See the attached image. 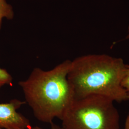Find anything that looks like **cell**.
Wrapping results in <instances>:
<instances>
[{
	"label": "cell",
	"mask_w": 129,
	"mask_h": 129,
	"mask_svg": "<svg viewBox=\"0 0 129 129\" xmlns=\"http://www.w3.org/2000/svg\"><path fill=\"white\" fill-rule=\"evenodd\" d=\"M71 63L65 60L48 70L35 68L27 78L19 82L25 103L39 121L50 124L55 118L61 120L74 100L68 79Z\"/></svg>",
	"instance_id": "cell-1"
},
{
	"label": "cell",
	"mask_w": 129,
	"mask_h": 129,
	"mask_svg": "<svg viewBox=\"0 0 129 129\" xmlns=\"http://www.w3.org/2000/svg\"><path fill=\"white\" fill-rule=\"evenodd\" d=\"M126 65L121 58L88 54L71 61L68 79L74 99L97 95L114 102L129 101L121 85Z\"/></svg>",
	"instance_id": "cell-2"
},
{
	"label": "cell",
	"mask_w": 129,
	"mask_h": 129,
	"mask_svg": "<svg viewBox=\"0 0 129 129\" xmlns=\"http://www.w3.org/2000/svg\"><path fill=\"white\" fill-rule=\"evenodd\" d=\"M114 102L97 95L74 99L61 120V128L120 129V114Z\"/></svg>",
	"instance_id": "cell-3"
},
{
	"label": "cell",
	"mask_w": 129,
	"mask_h": 129,
	"mask_svg": "<svg viewBox=\"0 0 129 129\" xmlns=\"http://www.w3.org/2000/svg\"><path fill=\"white\" fill-rule=\"evenodd\" d=\"M24 104L25 102L18 99L0 103V129H23L31 126L29 120L17 112Z\"/></svg>",
	"instance_id": "cell-4"
},
{
	"label": "cell",
	"mask_w": 129,
	"mask_h": 129,
	"mask_svg": "<svg viewBox=\"0 0 129 129\" xmlns=\"http://www.w3.org/2000/svg\"><path fill=\"white\" fill-rule=\"evenodd\" d=\"M14 16V12L13 6L6 0H0V31L4 19L12 20Z\"/></svg>",
	"instance_id": "cell-5"
},
{
	"label": "cell",
	"mask_w": 129,
	"mask_h": 129,
	"mask_svg": "<svg viewBox=\"0 0 129 129\" xmlns=\"http://www.w3.org/2000/svg\"><path fill=\"white\" fill-rule=\"evenodd\" d=\"M13 81L11 74L4 69L0 67V88L5 85H10Z\"/></svg>",
	"instance_id": "cell-6"
},
{
	"label": "cell",
	"mask_w": 129,
	"mask_h": 129,
	"mask_svg": "<svg viewBox=\"0 0 129 129\" xmlns=\"http://www.w3.org/2000/svg\"><path fill=\"white\" fill-rule=\"evenodd\" d=\"M121 85L129 97V65L127 64Z\"/></svg>",
	"instance_id": "cell-7"
},
{
	"label": "cell",
	"mask_w": 129,
	"mask_h": 129,
	"mask_svg": "<svg viewBox=\"0 0 129 129\" xmlns=\"http://www.w3.org/2000/svg\"><path fill=\"white\" fill-rule=\"evenodd\" d=\"M123 129H129V113L125 121L124 126Z\"/></svg>",
	"instance_id": "cell-8"
},
{
	"label": "cell",
	"mask_w": 129,
	"mask_h": 129,
	"mask_svg": "<svg viewBox=\"0 0 129 129\" xmlns=\"http://www.w3.org/2000/svg\"><path fill=\"white\" fill-rule=\"evenodd\" d=\"M50 124L51 126V129H62L60 126H58V125L56 124L53 122H52Z\"/></svg>",
	"instance_id": "cell-9"
},
{
	"label": "cell",
	"mask_w": 129,
	"mask_h": 129,
	"mask_svg": "<svg viewBox=\"0 0 129 129\" xmlns=\"http://www.w3.org/2000/svg\"><path fill=\"white\" fill-rule=\"evenodd\" d=\"M43 129L41 127L38 126H34V127H29L27 128H25V129Z\"/></svg>",
	"instance_id": "cell-10"
},
{
	"label": "cell",
	"mask_w": 129,
	"mask_h": 129,
	"mask_svg": "<svg viewBox=\"0 0 129 129\" xmlns=\"http://www.w3.org/2000/svg\"><path fill=\"white\" fill-rule=\"evenodd\" d=\"M126 39H129V26L128 27V34H127V36L126 37Z\"/></svg>",
	"instance_id": "cell-11"
}]
</instances>
